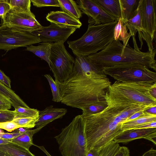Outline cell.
I'll use <instances>...</instances> for the list:
<instances>
[{
    "instance_id": "6da1fadb",
    "label": "cell",
    "mask_w": 156,
    "mask_h": 156,
    "mask_svg": "<svg viewBox=\"0 0 156 156\" xmlns=\"http://www.w3.org/2000/svg\"><path fill=\"white\" fill-rule=\"evenodd\" d=\"M111 84L107 75L87 56H76L71 76L60 83L61 102L82 110L105 100Z\"/></svg>"
},
{
    "instance_id": "7a4b0ae2",
    "label": "cell",
    "mask_w": 156,
    "mask_h": 156,
    "mask_svg": "<svg viewBox=\"0 0 156 156\" xmlns=\"http://www.w3.org/2000/svg\"><path fill=\"white\" fill-rule=\"evenodd\" d=\"M108 106L95 114L82 112L88 151L100 150L123 131L122 123L136 112L149 107L138 104H121L110 100L105 95Z\"/></svg>"
},
{
    "instance_id": "3957f363",
    "label": "cell",
    "mask_w": 156,
    "mask_h": 156,
    "mask_svg": "<svg viewBox=\"0 0 156 156\" xmlns=\"http://www.w3.org/2000/svg\"><path fill=\"white\" fill-rule=\"evenodd\" d=\"M134 48L124 47L119 40H113L105 49L87 56L97 67L101 69L114 66L140 64L156 70V53L140 51L132 37Z\"/></svg>"
},
{
    "instance_id": "277c9868",
    "label": "cell",
    "mask_w": 156,
    "mask_h": 156,
    "mask_svg": "<svg viewBox=\"0 0 156 156\" xmlns=\"http://www.w3.org/2000/svg\"><path fill=\"white\" fill-rule=\"evenodd\" d=\"M118 20L96 25H88L79 39L68 41L69 47L76 56H87L105 48L114 40V31Z\"/></svg>"
},
{
    "instance_id": "5b68a950",
    "label": "cell",
    "mask_w": 156,
    "mask_h": 156,
    "mask_svg": "<svg viewBox=\"0 0 156 156\" xmlns=\"http://www.w3.org/2000/svg\"><path fill=\"white\" fill-rule=\"evenodd\" d=\"M154 83L116 81L109 87L105 95L111 100L117 103L155 106L156 99L150 93Z\"/></svg>"
},
{
    "instance_id": "8992f818",
    "label": "cell",
    "mask_w": 156,
    "mask_h": 156,
    "mask_svg": "<svg viewBox=\"0 0 156 156\" xmlns=\"http://www.w3.org/2000/svg\"><path fill=\"white\" fill-rule=\"evenodd\" d=\"M54 138L62 156H87L88 151L81 115L75 116Z\"/></svg>"
},
{
    "instance_id": "52a82bcc",
    "label": "cell",
    "mask_w": 156,
    "mask_h": 156,
    "mask_svg": "<svg viewBox=\"0 0 156 156\" xmlns=\"http://www.w3.org/2000/svg\"><path fill=\"white\" fill-rule=\"evenodd\" d=\"M106 75L122 82H156V73L140 64L114 66L102 69Z\"/></svg>"
},
{
    "instance_id": "ba28073f",
    "label": "cell",
    "mask_w": 156,
    "mask_h": 156,
    "mask_svg": "<svg viewBox=\"0 0 156 156\" xmlns=\"http://www.w3.org/2000/svg\"><path fill=\"white\" fill-rule=\"evenodd\" d=\"M49 60L55 80L60 83L66 81L73 71L75 59L66 50L64 42L52 43Z\"/></svg>"
},
{
    "instance_id": "9c48e42d",
    "label": "cell",
    "mask_w": 156,
    "mask_h": 156,
    "mask_svg": "<svg viewBox=\"0 0 156 156\" xmlns=\"http://www.w3.org/2000/svg\"><path fill=\"white\" fill-rule=\"evenodd\" d=\"M40 42L33 32L2 25L0 26V49L8 51Z\"/></svg>"
},
{
    "instance_id": "30bf717a",
    "label": "cell",
    "mask_w": 156,
    "mask_h": 156,
    "mask_svg": "<svg viewBox=\"0 0 156 156\" xmlns=\"http://www.w3.org/2000/svg\"><path fill=\"white\" fill-rule=\"evenodd\" d=\"M139 8L144 39L149 51L156 53L153 44L156 31V0H140Z\"/></svg>"
},
{
    "instance_id": "8fae6325",
    "label": "cell",
    "mask_w": 156,
    "mask_h": 156,
    "mask_svg": "<svg viewBox=\"0 0 156 156\" xmlns=\"http://www.w3.org/2000/svg\"><path fill=\"white\" fill-rule=\"evenodd\" d=\"M2 25L33 32L42 27L32 13L21 12L11 9L2 18Z\"/></svg>"
},
{
    "instance_id": "7c38bea8",
    "label": "cell",
    "mask_w": 156,
    "mask_h": 156,
    "mask_svg": "<svg viewBox=\"0 0 156 156\" xmlns=\"http://www.w3.org/2000/svg\"><path fill=\"white\" fill-rule=\"evenodd\" d=\"M76 29L74 27L61 26L51 23L50 25L42 26L40 30L33 33L39 37L40 42L64 43Z\"/></svg>"
},
{
    "instance_id": "4fadbf2b",
    "label": "cell",
    "mask_w": 156,
    "mask_h": 156,
    "mask_svg": "<svg viewBox=\"0 0 156 156\" xmlns=\"http://www.w3.org/2000/svg\"><path fill=\"white\" fill-rule=\"evenodd\" d=\"M76 2L82 12L88 16V23L90 25L104 24L116 21L93 0H78Z\"/></svg>"
},
{
    "instance_id": "5bb4252c",
    "label": "cell",
    "mask_w": 156,
    "mask_h": 156,
    "mask_svg": "<svg viewBox=\"0 0 156 156\" xmlns=\"http://www.w3.org/2000/svg\"><path fill=\"white\" fill-rule=\"evenodd\" d=\"M67 112L66 109L54 107L50 105L44 110L39 111V116L35 123V127L42 129L54 120L61 118Z\"/></svg>"
},
{
    "instance_id": "9a60e30c",
    "label": "cell",
    "mask_w": 156,
    "mask_h": 156,
    "mask_svg": "<svg viewBox=\"0 0 156 156\" xmlns=\"http://www.w3.org/2000/svg\"><path fill=\"white\" fill-rule=\"evenodd\" d=\"M46 19L50 23L77 29L80 28L82 25L79 19L62 11H51L47 15Z\"/></svg>"
},
{
    "instance_id": "2e32d148",
    "label": "cell",
    "mask_w": 156,
    "mask_h": 156,
    "mask_svg": "<svg viewBox=\"0 0 156 156\" xmlns=\"http://www.w3.org/2000/svg\"><path fill=\"white\" fill-rule=\"evenodd\" d=\"M155 131H156V128L127 130L123 131L116 136L113 140L118 143H126L137 139H145L149 134Z\"/></svg>"
},
{
    "instance_id": "e0dca14e",
    "label": "cell",
    "mask_w": 156,
    "mask_h": 156,
    "mask_svg": "<svg viewBox=\"0 0 156 156\" xmlns=\"http://www.w3.org/2000/svg\"><path fill=\"white\" fill-rule=\"evenodd\" d=\"M140 0H119L120 19L124 23L133 18L137 14Z\"/></svg>"
},
{
    "instance_id": "ac0fdd59",
    "label": "cell",
    "mask_w": 156,
    "mask_h": 156,
    "mask_svg": "<svg viewBox=\"0 0 156 156\" xmlns=\"http://www.w3.org/2000/svg\"><path fill=\"white\" fill-rule=\"evenodd\" d=\"M106 13L118 20L121 17L119 0H93Z\"/></svg>"
},
{
    "instance_id": "d6986e66",
    "label": "cell",
    "mask_w": 156,
    "mask_h": 156,
    "mask_svg": "<svg viewBox=\"0 0 156 156\" xmlns=\"http://www.w3.org/2000/svg\"><path fill=\"white\" fill-rule=\"evenodd\" d=\"M125 24L129 30V33L132 37H135L136 33L138 32V37L140 44V49H141L143 44V39L144 40V37L141 24L139 5L136 15L126 22Z\"/></svg>"
},
{
    "instance_id": "ffe728a7",
    "label": "cell",
    "mask_w": 156,
    "mask_h": 156,
    "mask_svg": "<svg viewBox=\"0 0 156 156\" xmlns=\"http://www.w3.org/2000/svg\"><path fill=\"white\" fill-rule=\"evenodd\" d=\"M52 44V42H42L38 46L31 45L27 46L26 50L33 53L46 61L50 66L49 58Z\"/></svg>"
},
{
    "instance_id": "44dd1931",
    "label": "cell",
    "mask_w": 156,
    "mask_h": 156,
    "mask_svg": "<svg viewBox=\"0 0 156 156\" xmlns=\"http://www.w3.org/2000/svg\"><path fill=\"white\" fill-rule=\"evenodd\" d=\"M0 150L9 156H35L29 150L11 142L0 144Z\"/></svg>"
},
{
    "instance_id": "7402d4cb",
    "label": "cell",
    "mask_w": 156,
    "mask_h": 156,
    "mask_svg": "<svg viewBox=\"0 0 156 156\" xmlns=\"http://www.w3.org/2000/svg\"><path fill=\"white\" fill-rule=\"evenodd\" d=\"M0 94L6 98L15 108L18 106L30 108L11 89L5 86L0 82Z\"/></svg>"
},
{
    "instance_id": "603a6c76",
    "label": "cell",
    "mask_w": 156,
    "mask_h": 156,
    "mask_svg": "<svg viewBox=\"0 0 156 156\" xmlns=\"http://www.w3.org/2000/svg\"><path fill=\"white\" fill-rule=\"evenodd\" d=\"M29 129L15 138L11 140L10 141L22 147L29 150L30 147L34 145L33 137L34 135L39 131L41 129L36 128L33 130Z\"/></svg>"
},
{
    "instance_id": "cb8c5ba5",
    "label": "cell",
    "mask_w": 156,
    "mask_h": 156,
    "mask_svg": "<svg viewBox=\"0 0 156 156\" xmlns=\"http://www.w3.org/2000/svg\"><path fill=\"white\" fill-rule=\"evenodd\" d=\"M62 11L78 19L82 16V12L76 2L73 0H58Z\"/></svg>"
},
{
    "instance_id": "d4e9b609",
    "label": "cell",
    "mask_w": 156,
    "mask_h": 156,
    "mask_svg": "<svg viewBox=\"0 0 156 156\" xmlns=\"http://www.w3.org/2000/svg\"><path fill=\"white\" fill-rule=\"evenodd\" d=\"M131 34L128 32V29L126 24L120 18L115 26L114 31V40H119L123 42L125 47L129 46V41Z\"/></svg>"
},
{
    "instance_id": "484cf974",
    "label": "cell",
    "mask_w": 156,
    "mask_h": 156,
    "mask_svg": "<svg viewBox=\"0 0 156 156\" xmlns=\"http://www.w3.org/2000/svg\"><path fill=\"white\" fill-rule=\"evenodd\" d=\"M156 121V115H151L126 121L122 124L123 130L132 129L144 123Z\"/></svg>"
},
{
    "instance_id": "4316f807",
    "label": "cell",
    "mask_w": 156,
    "mask_h": 156,
    "mask_svg": "<svg viewBox=\"0 0 156 156\" xmlns=\"http://www.w3.org/2000/svg\"><path fill=\"white\" fill-rule=\"evenodd\" d=\"M9 2L12 9L15 11L21 12H31L30 0H10Z\"/></svg>"
},
{
    "instance_id": "83f0119b",
    "label": "cell",
    "mask_w": 156,
    "mask_h": 156,
    "mask_svg": "<svg viewBox=\"0 0 156 156\" xmlns=\"http://www.w3.org/2000/svg\"><path fill=\"white\" fill-rule=\"evenodd\" d=\"M49 83L51 90L52 99L55 102H61L60 83L54 80L49 74L44 75Z\"/></svg>"
},
{
    "instance_id": "f1b7e54d",
    "label": "cell",
    "mask_w": 156,
    "mask_h": 156,
    "mask_svg": "<svg viewBox=\"0 0 156 156\" xmlns=\"http://www.w3.org/2000/svg\"><path fill=\"white\" fill-rule=\"evenodd\" d=\"M120 147L119 143L112 140L101 149L98 156H114Z\"/></svg>"
},
{
    "instance_id": "f546056e",
    "label": "cell",
    "mask_w": 156,
    "mask_h": 156,
    "mask_svg": "<svg viewBox=\"0 0 156 156\" xmlns=\"http://www.w3.org/2000/svg\"><path fill=\"white\" fill-rule=\"evenodd\" d=\"M108 106L105 99L97 103L85 107L82 109V112L90 114H95L101 112Z\"/></svg>"
},
{
    "instance_id": "4dcf8cb0",
    "label": "cell",
    "mask_w": 156,
    "mask_h": 156,
    "mask_svg": "<svg viewBox=\"0 0 156 156\" xmlns=\"http://www.w3.org/2000/svg\"><path fill=\"white\" fill-rule=\"evenodd\" d=\"M38 117H17L13 120L22 128L30 129L35 127V123Z\"/></svg>"
},
{
    "instance_id": "1f68e13d",
    "label": "cell",
    "mask_w": 156,
    "mask_h": 156,
    "mask_svg": "<svg viewBox=\"0 0 156 156\" xmlns=\"http://www.w3.org/2000/svg\"><path fill=\"white\" fill-rule=\"evenodd\" d=\"M17 117H23L20 114L15 111L0 110V122L11 121Z\"/></svg>"
},
{
    "instance_id": "d6a6232c",
    "label": "cell",
    "mask_w": 156,
    "mask_h": 156,
    "mask_svg": "<svg viewBox=\"0 0 156 156\" xmlns=\"http://www.w3.org/2000/svg\"><path fill=\"white\" fill-rule=\"evenodd\" d=\"M14 111L20 114L23 117H38L39 116V111L36 109L18 106Z\"/></svg>"
},
{
    "instance_id": "836d02e7",
    "label": "cell",
    "mask_w": 156,
    "mask_h": 156,
    "mask_svg": "<svg viewBox=\"0 0 156 156\" xmlns=\"http://www.w3.org/2000/svg\"><path fill=\"white\" fill-rule=\"evenodd\" d=\"M33 5L37 7L46 6L60 7L58 0H31Z\"/></svg>"
},
{
    "instance_id": "e575fe53",
    "label": "cell",
    "mask_w": 156,
    "mask_h": 156,
    "mask_svg": "<svg viewBox=\"0 0 156 156\" xmlns=\"http://www.w3.org/2000/svg\"><path fill=\"white\" fill-rule=\"evenodd\" d=\"M22 128L21 126L12 121L0 122V129L11 132L15 129Z\"/></svg>"
},
{
    "instance_id": "d590c367",
    "label": "cell",
    "mask_w": 156,
    "mask_h": 156,
    "mask_svg": "<svg viewBox=\"0 0 156 156\" xmlns=\"http://www.w3.org/2000/svg\"><path fill=\"white\" fill-rule=\"evenodd\" d=\"M12 9L9 1L0 0V17L2 18Z\"/></svg>"
},
{
    "instance_id": "8d00e7d4",
    "label": "cell",
    "mask_w": 156,
    "mask_h": 156,
    "mask_svg": "<svg viewBox=\"0 0 156 156\" xmlns=\"http://www.w3.org/2000/svg\"><path fill=\"white\" fill-rule=\"evenodd\" d=\"M12 106L9 101L0 94V110H9Z\"/></svg>"
},
{
    "instance_id": "74e56055",
    "label": "cell",
    "mask_w": 156,
    "mask_h": 156,
    "mask_svg": "<svg viewBox=\"0 0 156 156\" xmlns=\"http://www.w3.org/2000/svg\"><path fill=\"white\" fill-rule=\"evenodd\" d=\"M22 132H17L12 133H6L0 132V138L10 140L20 135Z\"/></svg>"
},
{
    "instance_id": "f35d334b",
    "label": "cell",
    "mask_w": 156,
    "mask_h": 156,
    "mask_svg": "<svg viewBox=\"0 0 156 156\" xmlns=\"http://www.w3.org/2000/svg\"><path fill=\"white\" fill-rule=\"evenodd\" d=\"M0 82L5 86L11 89L10 79L0 69Z\"/></svg>"
},
{
    "instance_id": "ab89813d",
    "label": "cell",
    "mask_w": 156,
    "mask_h": 156,
    "mask_svg": "<svg viewBox=\"0 0 156 156\" xmlns=\"http://www.w3.org/2000/svg\"><path fill=\"white\" fill-rule=\"evenodd\" d=\"M144 110H141L136 112L130 116L126 121H130L141 117L151 115L145 112H144Z\"/></svg>"
},
{
    "instance_id": "60d3db41",
    "label": "cell",
    "mask_w": 156,
    "mask_h": 156,
    "mask_svg": "<svg viewBox=\"0 0 156 156\" xmlns=\"http://www.w3.org/2000/svg\"><path fill=\"white\" fill-rule=\"evenodd\" d=\"M130 152L128 147L120 146L118 151L114 156H129Z\"/></svg>"
},
{
    "instance_id": "b9f144b4",
    "label": "cell",
    "mask_w": 156,
    "mask_h": 156,
    "mask_svg": "<svg viewBox=\"0 0 156 156\" xmlns=\"http://www.w3.org/2000/svg\"><path fill=\"white\" fill-rule=\"evenodd\" d=\"M156 128V121L144 123L133 129Z\"/></svg>"
},
{
    "instance_id": "7bdbcfd3",
    "label": "cell",
    "mask_w": 156,
    "mask_h": 156,
    "mask_svg": "<svg viewBox=\"0 0 156 156\" xmlns=\"http://www.w3.org/2000/svg\"><path fill=\"white\" fill-rule=\"evenodd\" d=\"M146 139L152 142L155 145L156 144V131L152 132L149 134Z\"/></svg>"
},
{
    "instance_id": "ee69618b",
    "label": "cell",
    "mask_w": 156,
    "mask_h": 156,
    "mask_svg": "<svg viewBox=\"0 0 156 156\" xmlns=\"http://www.w3.org/2000/svg\"><path fill=\"white\" fill-rule=\"evenodd\" d=\"M144 112L151 115H156V106L148 108L144 110Z\"/></svg>"
},
{
    "instance_id": "f6af8a7d",
    "label": "cell",
    "mask_w": 156,
    "mask_h": 156,
    "mask_svg": "<svg viewBox=\"0 0 156 156\" xmlns=\"http://www.w3.org/2000/svg\"><path fill=\"white\" fill-rule=\"evenodd\" d=\"M100 150L91 149L88 151L87 156H98Z\"/></svg>"
},
{
    "instance_id": "bcb514c9",
    "label": "cell",
    "mask_w": 156,
    "mask_h": 156,
    "mask_svg": "<svg viewBox=\"0 0 156 156\" xmlns=\"http://www.w3.org/2000/svg\"><path fill=\"white\" fill-rule=\"evenodd\" d=\"M142 156H156V150L153 148H151L145 152Z\"/></svg>"
},
{
    "instance_id": "7dc6e473",
    "label": "cell",
    "mask_w": 156,
    "mask_h": 156,
    "mask_svg": "<svg viewBox=\"0 0 156 156\" xmlns=\"http://www.w3.org/2000/svg\"><path fill=\"white\" fill-rule=\"evenodd\" d=\"M150 93L154 98L156 99V82L153 84L151 88Z\"/></svg>"
},
{
    "instance_id": "c3c4849f",
    "label": "cell",
    "mask_w": 156,
    "mask_h": 156,
    "mask_svg": "<svg viewBox=\"0 0 156 156\" xmlns=\"http://www.w3.org/2000/svg\"><path fill=\"white\" fill-rule=\"evenodd\" d=\"M39 149H40L42 151H43L47 156H52L50 153L46 149L45 147L43 146H38L35 145Z\"/></svg>"
},
{
    "instance_id": "681fc988",
    "label": "cell",
    "mask_w": 156,
    "mask_h": 156,
    "mask_svg": "<svg viewBox=\"0 0 156 156\" xmlns=\"http://www.w3.org/2000/svg\"><path fill=\"white\" fill-rule=\"evenodd\" d=\"M10 142V140H5L0 138V145L8 143Z\"/></svg>"
},
{
    "instance_id": "f907efd6",
    "label": "cell",
    "mask_w": 156,
    "mask_h": 156,
    "mask_svg": "<svg viewBox=\"0 0 156 156\" xmlns=\"http://www.w3.org/2000/svg\"><path fill=\"white\" fill-rule=\"evenodd\" d=\"M0 156H9L0 150Z\"/></svg>"
},
{
    "instance_id": "816d5d0a",
    "label": "cell",
    "mask_w": 156,
    "mask_h": 156,
    "mask_svg": "<svg viewBox=\"0 0 156 156\" xmlns=\"http://www.w3.org/2000/svg\"><path fill=\"white\" fill-rule=\"evenodd\" d=\"M1 18V17H0V18Z\"/></svg>"
}]
</instances>
